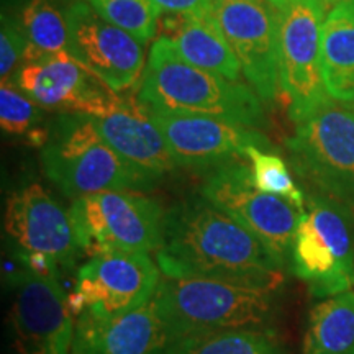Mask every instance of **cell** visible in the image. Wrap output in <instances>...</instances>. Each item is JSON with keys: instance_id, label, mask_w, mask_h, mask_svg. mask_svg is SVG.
Masks as SVG:
<instances>
[{"instance_id": "22", "label": "cell", "mask_w": 354, "mask_h": 354, "mask_svg": "<svg viewBox=\"0 0 354 354\" xmlns=\"http://www.w3.org/2000/svg\"><path fill=\"white\" fill-rule=\"evenodd\" d=\"M166 354H290L274 331L225 330L176 339Z\"/></svg>"}, {"instance_id": "30", "label": "cell", "mask_w": 354, "mask_h": 354, "mask_svg": "<svg viewBox=\"0 0 354 354\" xmlns=\"http://www.w3.org/2000/svg\"><path fill=\"white\" fill-rule=\"evenodd\" d=\"M272 3H276L277 7H282L284 6V3H287V2H290V0H271Z\"/></svg>"}, {"instance_id": "26", "label": "cell", "mask_w": 354, "mask_h": 354, "mask_svg": "<svg viewBox=\"0 0 354 354\" xmlns=\"http://www.w3.org/2000/svg\"><path fill=\"white\" fill-rule=\"evenodd\" d=\"M38 105L26 97L13 82H2L0 87V125L7 135L30 136L38 130Z\"/></svg>"}, {"instance_id": "24", "label": "cell", "mask_w": 354, "mask_h": 354, "mask_svg": "<svg viewBox=\"0 0 354 354\" xmlns=\"http://www.w3.org/2000/svg\"><path fill=\"white\" fill-rule=\"evenodd\" d=\"M104 20L125 30L141 44H148L159 32L161 10L151 0H86Z\"/></svg>"}, {"instance_id": "7", "label": "cell", "mask_w": 354, "mask_h": 354, "mask_svg": "<svg viewBox=\"0 0 354 354\" xmlns=\"http://www.w3.org/2000/svg\"><path fill=\"white\" fill-rule=\"evenodd\" d=\"M286 145L295 171L318 194L354 207V102L328 99Z\"/></svg>"}, {"instance_id": "28", "label": "cell", "mask_w": 354, "mask_h": 354, "mask_svg": "<svg viewBox=\"0 0 354 354\" xmlns=\"http://www.w3.org/2000/svg\"><path fill=\"white\" fill-rule=\"evenodd\" d=\"M159 10L165 13H197L207 10L212 6V0H151Z\"/></svg>"}, {"instance_id": "4", "label": "cell", "mask_w": 354, "mask_h": 354, "mask_svg": "<svg viewBox=\"0 0 354 354\" xmlns=\"http://www.w3.org/2000/svg\"><path fill=\"white\" fill-rule=\"evenodd\" d=\"M43 171L64 196L76 198L105 190H151L156 183L110 146L91 117L63 113L48 128Z\"/></svg>"}, {"instance_id": "2", "label": "cell", "mask_w": 354, "mask_h": 354, "mask_svg": "<svg viewBox=\"0 0 354 354\" xmlns=\"http://www.w3.org/2000/svg\"><path fill=\"white\" fill-rule=\"evenodd\" d=\"M154 300L177 339L225 330L274 331L281 289L209 277L161 276Z\"/></svg>"}, {"instance_id": "6", "label": "cell", "mask_w": 354, "mask_h": 354, "mask_svg": "<svg viewBox=\"0 0 354 354\" xmlns=\"http://www.w3.org/2000/svg\"><path fill=\"white\" fill-rule=\"evenodd\" d=\"M165 212L135 190H105L76 198L69 209L79 251L88 258L107 253H156Z\"/></svg>"}, {"instance_id": "14", "label": "cell", "mask_w": 354, "mask_h": 354, "mask_svg": "<svg viewBox=\"0 0 354 354\" xmlns=\"http://www.w3.org/2000/svg\"><path fill=\"white\" fill-rule=\"evenodd\" d=\"M64 13L71 56L115 92L138 82L145 71V51L138 39L102 19L87 2H74Z\"/></svg>"}, {"instance_id": "8", "label": "cell", "mask_w": 354, "mask_h": 354, "mask_svg": "<svg viewBox=\"0 0 354 354\" xmlns=\"http://www.w3.org/2000/svg\"><path fill=\"white\" fill-rule=\"evenodd\" d=\"M201 194L258 236L286 271L290 269L292 248L305 212L286 198L261 192L251 167L240 159L215 167L203 180Z\"/></svg>"}, {"instance_id": "11", "label": "cell", "mask_w": 354, "mask_h": 354, "mask_svg": "<svg viewBox=\"0 0 354 354\" xmlns=\"http://www.w3.org/2000/svg\"><path fill=\"white\" fill-rule=\"evenodd\" d=\"M12 354H71L74 322L59 277L20 268L8 276Z\"/></svg>"}, {"instance_id": "18", "label": "cell", "mask_w": 354, "mask_h": 354, "mask_svg": "<svg viewBox=\"0 0 354 354\" xmlns=\"http://www.w3.org/2000/svg\"><path fill=\"white\" fill-rule=\"evenodd\" d=\"M92 120L115 151L156 184L176 167L165 136L138 97L120 95L110 112Z\"/></svg>"}, {"instance_id": "15", "label": "cell", "mask_w": 354, "mask_h": 354, "mask_svg": "<svg viewBox=\"0 0 354 354\" xmlns=\"http://www.w3.org/2000/svg\"><path fill=\"white\" fill-rule=\"evenodd\" d=\"M3 232L17 254L48 256L59 268H74L79 246L69 212L38 183L17 189L7 198Z\"/></svg>"}, {"instance_id": "21", "label": "cell", "mask_w": 354, "mask_h": 354, "mask_svg": "<svg viewBox=\"0 0 354 354\" xmlns=\"http://www.w3.org/2000/svg\"><path fill=\"white\" fill-rule=\"evenodd\" d=\"M304 354H354V290L323 299L312 308Z\"/></svg>"}, {"instance_id": "10", "label": "cell", "mask_w": 354, "mask_h": 354, "mask_svg": "<svg viewBox=\"0 0 354 354\" xmlns=\"http://www.w3.org/2000/svg\"><path fill=\"white\" fill-rule=\"evenodd\" d=\"M161 271L149 253H107L88 258L79 268L68 294L74 318L109 320L143 307L156 294Z\"/></svg>"}, {"instance_id": "9", "label": "cell", "mask_w": 354, "mask_h": 354, "mask_svg": "<svg viewBox=\"0 0 354 354\" xmlns=\"http://www.w3.org/2000/svg\"><path fill=\"white\" fill-rule=\"evenodd\" d=\"M326 12L325 0H290L281 7L279 86L295 123L330 99L322 73V26Z\"/></svg>"}, {"instance_id": "13", "label": "cell", "mask_w": 354, "mask_h": 354, "mask_svg": "<svg viewBox=\"0 0 354 354\" xmlns=\"http://www.w3.org/2000/svg\"><path fill=\"white\" fill-rule=\"evenodd\" d=\"M10 82L38 107L95 118L110 112L120 94L68 51L21 61Z\"/></svg>"}, {"instance_id": "29", "label": "cell", "mask_w": 354, "mask_h": 354, "mask_svg": "<svg viewBox=\"0 0 354 354\" xmlns=\"http://www.w3.org/2000/svg\"><path fill=\"white\" fill-rule=\"evenodd\" d=\"M343 2H351V0H325L328 10H330V8H333L335 6H338V3H343Z\"/></svg>"}, {"instance_id": "19", "label": "cell", "mask_w": 354, "mask_h": 354, "mask_svg": "<svg viewBox=\"0 0 354 354\" xmlns=\"http://www.w3.org/2000/svg\"><path fill=\"white\" fill-rule=\"evenodd\" d=\"M161 37L174 43L179 55L197 68L238 81L241 64L212 15L210 8L197 13H165L159 20Z\"/></svg>"}, {"instance_id": "3", "label": "cell", "mask_w": 354, "mask_h": 354, "mask_svg": "<svg viewBox=\"0 0 354 354\" xmlns=\"http://www.w3.org/2000/svg\"><path fill=\"white\" fill-rule=\"evenodd\" d=\"M138 91V99L148 109L205 115L250 128L264 122L263 105L253 88L190 64L166 38L153 43Z\"/></svg>"}, {"instance_id": "5", "label": "cell", "mask_w": 354, "mask_h": 354, "mask_svg": "<svg viewBox=\"0 0 354 354\" xmlns=\"http://www.w3.org/2000/svg\"><path fill=\"white\" fill-rule=\"evenodd\" d=\"M289 271L320 299L354 289V216L348 205L318 192L308 197Z\"/></svg>"}, {"instance_id": "17", "label": "cell", "mask_w": 354, "mask_h": 354, "mask_svg": "<svg viewBox=\"0 0 354 354\" xmlns=\"http://www.w3.org/2000/svg\"><path fill=\"white\" fill-rule=\"evenodd\" d=\"M154 297L125 315L74 318L71 354H166L176 342Z\"/></svg>"}, {"instance_id": "27", "label": "cell", "mask_w": 354, "mask_h": 354, "mask_svg": "<svg viewBox=\"0 0 354 354\" xmlns=\"http://www.w3.org/2000/svg\"><path fill=\"white\" fill-rule=\"evenodd\" d=\"M28 39L19 20L2 13V26H0V76L2 82H10L17 69L24 61Z\"/></svg>"}, {"instance_id": "20", "label": "cell", "mask_w": 354, "mask_h": 354, "mask_svg": "<svg viewBox=\"0 0 354 354\" xmlns=\"http://www.w3.org/2000/svg\"><path fill=\"white\" fill-rule=\"evenodd\" d=\"M322 73L330 99L354 102V0L326 12L322 26Z\"/></svg>"}, {"instance_id": "25", "label": "cell", "mask_w": 354, "mask_h": 354, "mask_svg": "<svg viewBox=\"0 0 354 354\" xmlns=\"http://www.w3.org/2000/svg\"><path fill=\"white\" fill-rule=\"evenodd\" d=\"M246 158L250 161L256 187L261 192L286 198L299 210L305 212L304 192L295 185L284 159L276 153L264 151L259 146H250L246 149Z\"/></svg>"}, {"instance_id": "1", "label": "cell", "mask_w": 354, "mask_h": 354, "mask_svg": "<svg viewBox=\"0 0 354 354\" xmlns=\"http://www.w3.org/2000/svg\"><path fill=\"white\" fill-rule=\"evenodd\" d=\"M156 263L162 276L209 277L282 289L286 269L258 236L209 198L190 196L165 212Z\"/></svg>"}, {"instance_id": "16", "label": "cell", "mask_w": 354, "mask_h": 354, "mask_svg": "<svg viewBox=\"0 0 354 354\" xmlns=\"http://www.w3.org/2000/svg\"><path fill=\"white\" fill-rule=\"evenodd\" d=\"M176 166L190 169H215V167L246 158L250 146L268 148V138L256 128L205 117V115L174 113L149 109Z\"/></svg>"}, {"instance_id": "23", "label": "cell", "mask_w": 354, "mask_h": 354, "mask_svg": "<svg viewBox=\"0 0 354 354\" xmlns=\"http://www.w3.org/2000/svg\"><path fill=\"white\" fill-rule=\"evenodd\" d=\"M19 24L28 39L24 59L68 51V20L55 0H28L21 8Z\"/></svg>"}, {"instance_id": "12", "label": "cell", "mask_w": 354, "mask_h": 354, "mask_svg": "<svg viewBox=\"0 0 354 354\" xmlns=\"http://www.w3.org/2000/svg\"><path fill=\"white\" fill-rule=\"evenodd\" d=\"M212 15L261 100L276 99L281 7L271 0H212Z\"/></svg>"}]
</instances>
